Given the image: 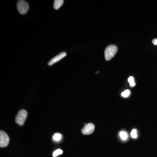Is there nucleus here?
I'll return each mask as SVG.
<instances>
[{
  "instance_id": "f257e3e1",
  "label": "nucleus",
  "mask_w": 157,
  "mask_h": 157,
  "mask_svg": "<svg viewBox=\"0 0 157 157\" xmlns=\"http://www.w3.org/2000/svg\"><path fill=\"white\" fill-rule=\"evenodd\" d=\"M117 50V47L116 45H111L107 46L104 52L105 59L107 61L110 60L115 55Z\"/></svg>"
},
{
  "instance_id": "0eeeda50",
  "label": "nucleus",
  "mask_w": 157,
  "mask_h": 157,
  "mask_svg": "<svg viewBox=\"0 0 157 157\" xmlns=\"http://www.w3.org/2000/svg\"><path fill=\"white\" fill-rule=\"evenodd\" d=\"M64 3L63 0H55L54 2L53 8L56 10H58L63 6Z\"/></svg>"
},
{
  "instance_id": "9d476101",
  "label": "nucleus",
  "mask_w": 157,
  "mask_h": 157,
  "mask_svg": "<svg viewBox=\"0 0 157 157\" xmlns=\"http://www.w3.org/2000/svg\"><path fill=\"white\" fill-rule=\"evenodd\" d=\"M63 153V150H62L60 149H58L56 150L53 153V156L54 157H56L59 155L62 154Z\"/></svg>"
},
{
  "instance_id": "6e6552de",
  "label": "nucleus",
  "mask_w": 157,
  "mask_h": 157,
  "mask_svg": "<svg viewBox=\"0 0 157 157\" xmlns=\"http://www.w3.org/2000/svg\"><path fill=\"white\" fill-rule=\"evenodd\" d=\"M120 136L123 140H126L128 138V135L126 132H120Z\"/></svg>"
},
{
  "instance_id": "423d86ee",
  "label": "nucleus",
  "mask_w": 157,
  "mask_h": 157,
  "mask_svg": "<svg viewBox=\"0 0 157 157\" xmlns=\"http://www.w3.org/2000/svg\"><path fill=\"white\" fill-rule=\"evenodd\" d=\"M67 53L66 52H64L59 54L56 56L54 57L49 61V62L48 63V66H52V65L56 63L59 61L60 60H61L62 59H63L64 58L67 56Z\"/></svg>"
},
{
  "instance_id": "1a4fd4ad",
  "label": "nucleus",
  "mask_w": 157,
  "mask_h": 157,
  "mask_svg": "<svg viewBox=\"0 0 157 157\" xmlns=\"http://www.w3.org/2000/svg\"><path fill=\"white\" fill-rule=\"evenodd\" d=\"M62 138V135L59 133H56L54 135L53 138V140L55 141H59L61 140Z\"/></svg>"
},
{
  "instance_id": "ddd939ff",
  "label": "nucleus",
  "mask_w": 157,
  "mask_h": 157,
  "mask_svg": "<svg viewBox=\"0 0 157 157\" xmlns=\"http://www.w3.org/2000/svg\"><path fill=\"white\" fill-rule=\"evenodd\" d=\"M131 136L132 138H136L137 137V132L136 129H133L131 134Z\"/></svg>"
},
{
  "instance_id": "f03ea898",
  "label": "nucleus",
  "mask_w": 157,
  "mask_h": 157,
  "mask_svg": "<svg viewBox=\"0 0 157 157\" xmlns=\"http://www.w3.org/2000/svg\"><path fill=\"white\" fill-rule=\"evenodd\" d=\"M28 113L25 109H21L17 113V115L15 117V122L19 126L23 125L25 122Z\"/></svg>"
},
{
  "instance_id": "7ed1b4c3",
  "label": "nucleus",
  "mask_w": 157,
  "mask_h": 157,
  "mask_svg": "<svg viewBox=\"0 0 157 157\" xmlns=\"http://www.w3.org/2000/svg\"><path fill=\"white\" fill-rule=\"evenodd\" d=\"M17 9L20 14H25L28 11L29 6L27 2L25 1H19L17 4Z\"/></svg>"
},
{
  "instance_id": "9b49d317",
  "label": "nucleus",
  "mask_w": 157,
  "mask_h": 157,
  "mask_svg": "<svg viewBox=\"0 0 157 157\" xmlns=\"http://www.w3.org/2000/svg\"><path fill=\"white\" fill-rule=\"evenodd\" d=\"M128 81L130 83L131 86H134L135 85V81H134V78L133 76H130L128 78Z\"/></svg>"
},
{
  "instance_id": "39448f33",
  "label": "nucleus",
  "mask_w": 157,
  "mask_h": 157,
  "mask_svg": "<svg viewBox=\"0 0 157 157\" xmlns=\"http://www.w3.org/2000/svg\"><path fill=\"white\" fill-rule=\"evenodd\" d=\"M95 126L93 123H89L85 125L82 129V133L84 135H89L92 134L94 131Z\"/></svg>"
},
{
  "instance_id": "20e7f679",
  "label": "nucleus",
  "mask_w": 157,
  "mask_h": 157,
  "mask_svg": "<svg viewBox=\"0 0 157 157\" xmlns=\"http://www.w3.org/2000/svg\"><path fill=\"white\" fill-rule=\"evenodd\" d=\"M9 142V136L3 131H0V147H6L8 146Z\"/></svg>"
},
{
  "instance_id": "f8f14e48",
  "label": "nucleus",
  "mask_w": 157,
  "mask_h": 157,
  "mask_svg": "<svg viewBox=\"0 0 157 157\" xmlns=\"http://www.w3.org/2000/svg\"><path fill=\"white\" fill-rule=\"evenodd\" d=\"M130 94V90H126L123 92L122 93L121 96L124 98H127L128 97Z\"/></svg>"
},
{
  "instance_id": "4468645a",
  "label": "nucleus",
  "mask_w": 157,
  "mask_h": 157,
  "mask_svg": "<svg viewBox=\"0 0 157 157\" xmlns=\"http://www.w3.org/2000/svg\"><path fill=\"white\" fill-rule=\"evenodd\" d=\"M152 42L154 45H157V39H153Z\"/></svg>"
}]
</instances>
